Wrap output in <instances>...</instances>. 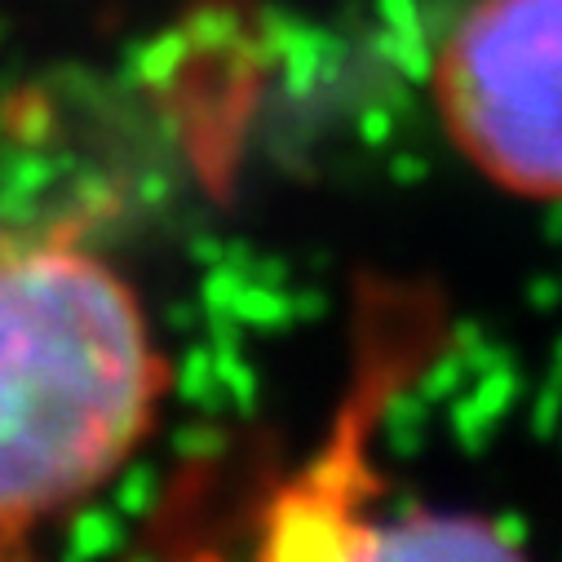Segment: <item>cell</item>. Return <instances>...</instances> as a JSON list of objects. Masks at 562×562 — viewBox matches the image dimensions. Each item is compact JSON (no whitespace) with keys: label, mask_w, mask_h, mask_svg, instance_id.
I'll list each match as a JSON object with an SVG mask.
<instances>
[{"label":"cell","mask_w":562,"mask_h":562,"mask_svg":"<svg viewBox=\"0 0 562 562\" xmlns=\"http://www.w3.org/2000/svg\"><path fill=\"white\" fill-rule=\"evenodd\" d=\"M160 191V137L102 80L0 67V248L98 239Z\"/></svg>","instance_id":"obj_2"},{"label":"cell","mask_w":562,"mask_h":562,"mask_svg":"<svg viewBox=\"0 0 562 562\" xmlns=\"http://www.w3.org/2000/svg\"><path fill=\"white\" fill-rule=\"evenodd\" d=\"M165 355L93 239L0 248V540L93 496L151 435Z\"/></svg>","instance_id":"obj_1"},{"label":"cell","mask_w":562,"mask_h":562,"mask_svg":"<svg viewBox=\"0 0 562 562\" xmlns=\"http://www.w3.org/2000/svg\"><path fill=\"white\" fill-rule=\"evenodd\" d=\"M430 80L448 137L483 178L562 204V0H470Z\"/></svg>","instance_id":"obj_3"}]
</instances>
